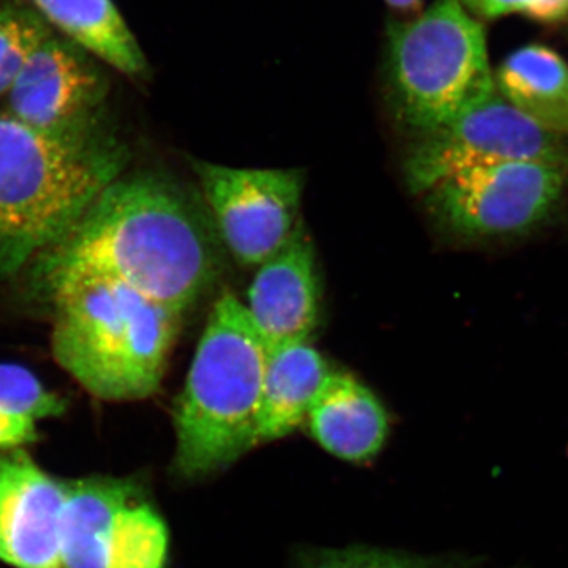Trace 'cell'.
<instances>
[{
  "label": "cell",
  "instance_id": "3",
  "mask_svg": "<svg viewBox=\"0 0 568 568\" xmlns=\"http://www.w3.org/2000/svg\"><path fill=\"white\" fill-rule=\"evenodd\" d=\"M265 362L267 349L245 305L224 293L209 315L175 402V476H212L256 446Z\"/></svg>",
  "mask_w": 568,
  "mask_h": 568
},
{
  "label": "cell",
  "instance_id": "17",
  "mask_svg": "<svg viewBox=\"0 0 568 568\" xmlns=\"http://www.w3.org/2000/svg\"><path fill=\"white\" fill-rule=\"evenodd\" d=\"M65 410V399L48 390L31 369L0 364V452L37 443L40 422Z\"/></svg>",
  "mask_w": 568,
  "mask_h": 568
},
{
  "label": "cell",
  "instance_id": "19",
  "mask_svg": "<svg viewBox=\"0 0 568 568\" xmlns=\"http://www.w3.org/2000/svg\"><path fill=\"white\" fill-rule=\"evenodd\" d=\"M477 20H496L525 14L530 20L552 24L568 17V0H459Z\"/></svg>",
  "mask_w": 568,
  "mask_h": 568
},
{
  "label": "cell",
  "instance_id": "8",
  "mask_svg": "<svg viewBox=\"0 0 568 568\" xmlns=\"http://www.w3.org/2000/svg\"><path fill=\"white\" fill-rule=\"evenodd\" d=\"M566 170L540 162L481 164L450 175L428 192L439 222L465 237L521 234L559 203Z\"/></svg>",
  "mask_w": 568,
  "mask_h": 568
},
{
  "label": "cell",
  "instance_id": "5",
  "mask_svg": "<svg viewBox=\"0 0 568 568\" xmlns=\"http://www.w3.org/2000/svg\"><path fill=\"white\" fill-rule=\"evenodd\" d=\"M387 81L396 118L424 134L496 91L484 26L459 0H435L387 28Z\"/></svg>",
  "mask_w": 568,
  "mask_h": 568
},
{
  "label": "cell",
  "instance_id": "7",
  "mask_svg": "<svg viewBox=\"0 0 568 568\" xmlns=\"http://www.w3.org/2000/svg\"><path fill=\"white\" fill-rule=\"evenodd\" d=\"M499 162H540L566 170V138L541 129L495 91L454 121L422 134L405 164L413 193H428L450 175Z\"/></svg>",
  "mask_w": 568,
  "mask_h": 568
},
{
  "label": "cell",
  "instance_id": "18",
  "mask_svg": "<svg viewBox=\"0 0 568 568\" xmlns=\"http://www.w3.org/2000/svg\"><path fill=\"white\" fill-rule=\"evenodd\" d=\"M302 568H444L437 559L369 547L325 549L305 559Z\"/></svg>",
  "mask_w": 568,
  "mask_h": 568
},
{
  "label": "cell",
  "instance_id": "20",
  "mask_svg": "<svg viewBox=\"0 0 568 568\" xmlns=\"http://www.w3.org/2000/svg\"><path fill=\"white\" fill-rule=\"evenodd\" d=\"M50 32L47 22L33 11L17 9L0 10V65L13 54L24 41Z\"/></svg>",
  "mask_w": 568,
  "mask_h": 568
},
{
  "label": "cell",
  "instance_id": "15",
  "mask_svg": "<svg viewBox=\"0 0 568 568\" xmlns=\"http://www.w3.org/2000/svg\"><path fill=\"white\" fill-rule=\"evenodd\" d=\"M496 91L548 132L568 136V65L541 44L519 48L495 73Z\"/></svg>",
  "mask_w": 568,
  "mask_h": 568
},
{
  "label": "cell",
  "instance_id": "6",
  "mask_svg": "<svg viewBox=\"0 0 568 568\" xmlns=\"http://www.w3.org/2000/svg\"><path fill=\"white\" fill-rule=\"evenodd\" d=\"M62 568H164L168 530L132 480L65 481Z\"/></svg>",
  "mask_w": 568,
  "mask_h": 568
},
{
  "label": "cell",
  "instance_id": "14",
  "mask_svg": "<svg viewBox=\"0 0 568 568\" xmlns=\"http://www.w3.org/2000/svg\"><path fill=\"white\" fill-rule=\"evenodd\" d=\"M332 368L308 342L287 343L267 351L257 444L290 436L306 420L310 406Z\"/></svg>",
  "mask_w": 568,
  "mask_h": 568
},
{
  "label": "cell",
  "instance_id": "11",
  "mask_svg": "<svg viewBox=\"0 0 568 568\" xmlns=\"http://www.w3.org/2000/svg\"><path fill=\"white\" fill-rule=\"evenodd\" d=\"M65 481L26 448L0 452V560L14 568H62Z\"/></svg>",
  "mask_w": 568,
  "mask_h": 568
},
{
  "label": "cell",
  "instance_id": "21",
  "mask_svg": "<svg viewBox=\"0 0 568 568\" xmlns=\"http://www.w3.org/2000/svg\"><path fill=\"white\" fill-rule=\"evenodd\" d=\"M386 2L392 10L406 14H418L424 6V0H386Z\"/></svg>",
  "mask_w": 568,
  "mask_h": 568
},
{
  "label": "cell",
  "instance_id": "12",
  "mask_svg": "<svg viewBox=\"0 0 568 568\" xmlns=\"http://www.w3.org/2000/svg\"><path fill=\"white\" fill-rule=\"evenodd\" d=\"M245 308L267 351L308 342L315 332L320 317L315 252L301 223L278 252L257 265Z\"/></svg>",
  "mask_w": 568,
  "mask_h": 568
},
{
  "label": "cell",
  "instance_id": "2",
  "mask_svg": "<svg viewBox=\"0 0 568 568\" xmlns=\"http://www.w3.org/2000/svg\"><path fill=\"white\" fill-rule=\"evenodd\" d=\"M123 163L114 142L61 140L0 115V283L58 244Z\"/></svg>",
  "mask_w": 568,
  "mask_h": 568
},
{
  "label": "cell",
  "instance_id": "13",
  "mask_svg": "<svg viewBox=\"0 0 568 568\" xmlns=\"http://www.w3.org/2000/svg\"><path fill=\"white\" fill-rule=\"evenodd\" d=\"M306 420L325 450L354 463L375 457L388 433L386 409L373 392L334 369L313 399Z\"/></svg>",
  "mask_w": 568,
  "mask_h": 568
},
{
  "label": "cell",
  "instance_id": "16",
  "mask_svg": "<svg viewBox=\"0 0 568 568\" xmlns=\"http://www.w3.org/2000/svg\"><path fill=\"white\" fill-rule=\"evenodd\" d=\"M43 20L80 50L126 77H142L148 59L112 0H32Z\"/></svg>",
  "mask_w": 568,
  "mask_h": 568
},
{
  "label": "cell",
  "instance_id": "4",
  "mask_svg": "<svg viewBox=\"0 0 568 568\" xmlns=\"http://www.w3.org/2000/svg\"><path fill=\"white\" fill-rule=\"evenodd\" d=\"M51 302L52 357L89 395L122 403L159 390L178 313L104 280L71 284Z\"/></svg>",
  "mask_w": 568,
  "mask_h": 568
},
{
  "label": "cell",
  "instance_id": "10",
  "mask_svg": "<svg viewBox=\"0 0 568 568\" xmlns=\"http://www.w3.org/2000/svg\"><path fill=\"white\" fill-rule=\"evenodd\" d=\"M108 82L88 52L48 33L9 92V114L67 141L100 136Z\"/></svg>",
  "mask_w": 568,
  "mask_h": 568
},
{
  "label": "cell",
  "instance_id": "1",
  "mask_svg": "<svg viewBox=\"0 0 568 568\" xmlns=\"http://www.w3.org/2000/svg\"><path fill=\"white\" fill-rule=\"evenodd\" d=\"M219 233L174 183L118 178L33 263L50 298L71 284L115 282L182 316L223 268Z\"/></svg>",
  "mask_w": 568,
  "mask_h": 568
},
{
  "label": "cell",
  "instance_id": "9",
  "mask_svg": "<svg viewBox=\"0 0 568 568\" xmlns=\"http://www.w3.org/2000/svg\"><path fill=\"white\" fill-rule=\"evenodd\" d=\"M223 244L242 265L263 264L298 226L304 178L297 170H244L193 162Z\"/></svg>",
  "mask_w": 568,
  "mask_h": 568
}]
</instances>
